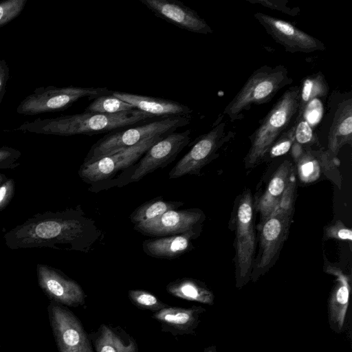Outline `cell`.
Wrapping results in <instances>:
<instances>
[{
  "mask_svg": "<svg viewBox=\"0 0 352 352\" xmlns=\"http://www.w3.org/2000/svg\"><path fill=\"white\" fill-rule=\"evenodd\" d=\"M190 130L170 133L153 144L135 164L129 182H135L173 162L189 144Z\"/></svg>",
  "mask_w": 352,
  "mask_h": 352,
  "instance_id": "obj_13",
  "label": "cell"
},
{
  "mask_svg": "<svg viewBox=\"0 0 352 352\" xmlns=\"http://www.w3.org/2000/svg\"><path fill=\"white\" fill-rule=\"evenodd\" d=\"M204 352H216V347L215 346H208L204 349Z\"/></svg>",
  "mask_w": 352,
  "mask_h": 352,
  "instance_id": "obj_38",
  "label": "cell"
},
{
  "mask_svg": "<svg viewBox=\"0 0 352 352\" xmlns=\"http://www.w3.org/2000/svg\"><path fill=\"white\" fill-rule=\"evenodd\" d=\"M112 95L155 117L190 116L192 112L188 106L171 100L120 91H113Z\"/></svg>",
  "mask_w": 352,
  "mask_h": 352,
  "instance_id": "obj_21",
  "label": "cell"
},
{
  "mask_svg": "<svg viewBox=\"0 0 352 352\" xmlns=\"http://www.w3.org/2000/svg\"><path fill=\"white\" fill-rule=\"evenodd\" d=\"M294 170V166L290 161H283L272 177L264 192L254 201V208L260 214L261 223L275 210Z\"/></svg>",
  "mask_w": 352,
  "mask_h": 352,
  "instance_id": "obj_22",
  "label": "cell"
},
{
  "mask_svg": "<svg viewBox=\"0 0 352 352\" xmlns=\"http://www.w3.org/2000/svg\"><path fill=\"white\" fill-rule=\"evenodd\" d=\"M325 272L336 277L329 302V318L331 327L336 332L342 329L349 305L351 291L350 276L340 268L325 262Z\"/></svg>",
  "mask_w": 352,
  "mask_h": 352,
  "instance_id": "obj_20",
  "label": "cell"
},
{
  "mask_svg": "<svg viewBox=\"0 0 352 352\" xmlns=\"http://www.w3.org/2000/svg\"><path fill=\"white\" fill-rule=\"evenodd\" d=\"M128 296L131 302L138 308L152 311L154 313L168 306L148 291L130 289Z\"/></svg>",
  "mask_w": 352,
  "mask_h": 352,
  "instance_id": "obj_29",
  "label": "cell"
},
{
  "mask_svg": "<svg viewBox=\"0 0 352 352\" xmlns=\"http://www.w3.org/2000/svg\"><path fill=\"white\" fill-rule=\"evenodd\" d=\"M294 142L305 146H311L315 142L314 131L305 117L295 121Z\"/></svg>",
  "mask_w": 352,
  "mask_h": 352,
  "instance_id": "obj_32",
  "label": "cell"
},
{
  "mask_svg": "<svg viewBox=\"0 0 352 352\" xmlns=\"http://www.w3.org/2000/svg\"><path fill=\"white\" fill-rule=\"evenodd\" d=\"M184 204L183 201H166L162 196H159L139 206L130 214L129 219L135 225L158 217L169 210H177Z\"/></svg>",
  "mask_w": 352,
  "mask_h": 352,
  "instance_id": "obj_27",
  "label": "cell"
},
{
  "mask_svg": "<svg viewBox=\"0 0 352 352\" xmlns=\"http://www.w3.org/2000/svg\"><path fill=\"white\" fill-rule=\"evenodd\" d=\"M254 17L263 27L267 34L288 52L310 53L326 50V46L322 41L289 21L262 12L254 13Z\"/></svg>",
  "mask_w": 352,
  "mask_h": 352,
  "instance_id": "obj_14",
  "label": "cell"
},
{
  "mask_svg": "<svg viewBox=\"0 0 352 352\" xmlns=\"http://www.w3.org/2000/svg\"><path fill=\"white\" fill-rule=\"evenodd\" d=\"M324 236L326 239H334L351 242L352 232L340 220H337L325 226Z\"/></svg>",
  "mask_w": 352,
  "mask_h": 352,
  "instance_id": "obj_33",
  "label": "cell"
},
{
  "mask_svg": "<svg viewBox=\"0 0 352 352\" xmlns=\"http://www.w3.org/2000/svg\"><path fill=\"white\" fill-rule=\"evenodd\" d=\"M28 0L0 1V28L16 19L23 10Z\"/></svg>",
  "mask_w": 352,
  "mask_h": 352,
  "instance_id": "obj_31",
  "label": "cell"
},
{
  "mask_svg": "<svg viewBox=\"0 0 352 352\" xmlns=\"http://www.w3.org/2000/svg\"><path fill=\"white\" fill-rule=\"evenodd\" d=\"M164 137L158 135L149 138L91 164H82L78 175L84 182L90 185H96L112 179L120 170L135 165L153 144Z\"/></svg>",
  "mask_w": 352,
  "mask_h": 352,
  "instance_id": "obj_10",
  "label": "cell"
},
{
  "mask_svg": "<svg viewBox=\"0 0 352 352\" xmlns=\"http://www.w3.org/2000/svg\"><path fill=\"white\" fill-rule=\"evenodd\" d=\"M15 190V184L13 179H8L0 186V212L10 202Z\"/></svg>",
  "mask_w": 352,
  "mask_h": 352,
  "instance_id": "obj_36",
  "label": "cell"
},
{
  "mask_svg": "<svg viewBox=\"0 0 352 352\" xmlns=\"http://www.w3.org/2000/svg\"><path fill=\"white\" fill-rule=\"evenodd\" d=\"M168 293L177 298L207 305L214 302V294L206 285L192 278H182L170 282L166 287Z\"/></svg>",
  "mask_w": 352,
  "mask_h": 352,
  "instance_id": "obj_25",
  "label": "cell"
},
{
  "mask_svg": "<svg viewBox=\"0 0 352 352\" xmlns=\"http://www.w3.org/2000/svg\"><path fill=\"white\" fill-rule=\"evenodd\" d=\"M135 109L131 104L117 98L111 94L96 98L85 111L112 114Z\"/></svg>",
  "mask_w": 352,
  "mask_h": 352,
  "instance_id": "obj_28",
  "label": "cell"
},
{
  "mask_svg": "<svg viewBox=\"0 0 352 352\" xmlns=\"http://www.w3.org/2000/svg\"><path fill=\"white\" fill-rule=\"evenodd\" d=\"M21 153L12 147L3 146L0 147V169L14 168L20 163L18 160Z\"/></svg>",
  "mask_w": 352,
  "mask_h": 352,
  "instance_id": "obj_35",
  "label": "cell"
},
{
  "mask_svg": "<svg viewBox=\"0 0 352 352\" xmlns=\"http://www.w3.org/2000/svg\"><path fill=\"white\" fill-rule=\"evenodd\" d=\"M254 201L249 190L243 192L235 207L236 285L243 286L251 277L255 250Z\"/></svg>",
  "mask_w": 352,
  "mask_h": 352,
  "instance_id": "obj_6",
  "label": "cell"
},
{
  "mask_svg": "<svg viewBox=\"0 0 352 352\" xmlns=\"http://www.w3.org/2000/svg\"><path fill=\"white\" fill-rule=\"evenodd\" d=\"M223 118V113L219 115L212 128L197 139L189 151L170 170L169 179L198 175L206 165L218 156V151L235 135L233 131H226L227 123Z\"/></svg>",
  "mask_w": 352,
  "mask_h": 352,
  "instance_id": "obj_8",
  "label": "cell"
},
{
  "mask_svg": "<svg viewBox=\"0 0 352 352\" xmlns=\"http://www.w3.org/2000/svg\"><path fill=\"white\" fill-rule=\"evenodd\" d=\"M294 132L295 124H294L276 140L265 157L272 159L287 153L295 141Z\"/></svg>",
  "mask_w": 352,
  "mask_h": 352,
  "instance_id": "obj_30",
  "label": "cell"
},
{
  "mask_svg": "<svg viewBox=\"0 0 352 352\" xmlns=\"http://www.w3.org/2000/svg\"><path fill=\"white\" fill-rule=\"evenodd\" d=\"M190 122V116H171L144 125L108 133L92 145L82 164H91L134 146L145 139L168 135Z\"/></svg>",
  "mask_w": 352,
  "mask_h": 352,
  "instance_id": "obj_5",
  "label": "cell"
},
{
  "mask_svg": "<svg viewBox=\"0 0 352 352\" xmlns=\"http://www.w3.org/2000/svg\"><path fill=\"white\" fill-rule=\"evenodd\" d=\"M299 86L289 87L249 137L250 148L244 159L250 168L264 160L276 140L295 122L298 107Z\"/></svg>",
  "mask_w": 352,
  "mask_h": 352,
  "instance_id": "obj_3",
  "label": "cell"
},
{
  "mask_svg": "<svg viewBox=\"0 0 352 352\" xmlns=\"http://www.w3.org/2000/svg\"><path fill=\"white\" fill-rule=\"evenodd\" d=\"M205 219L204 213L198 208L172 210L155 219L135 224L133 229L152 237L181 234L201 228Z\"/></svg>",
  "mask_w": 352,
  "mask_h": 352,
  "instance_id": "obj_15",
  "label": "cell"
},
{
  "mask_svg": "<svg viewBox=\"0 0 352 352\" xmlns=\"http://www.w3.org/2000/svg\"><path fill=\"white\" fill-rule=\"evenodd\" d=\"M352 144V98L344 99L338 106L328 135L327 151L337 157L340 148Z\"/></svg>",
  "mask_w": 352,
  "mask_h": 352,
  "instance_id": "obj_24",
  "label": "cell"
},
{
  "mask_svg": "<svg viewBox=\"0 0 352 352\" xmlns=\"http://www.w3.org/2000/svg\"><path fill=\"white\" fill-rule=\"evenodd\" d=\"M205 311L201 306L190 308L168 306L153 314V318L161 324L162 331L174 336L193 334L200 315Z\"/></svg>",
  "mask_w": 352,
  "mask_h": 352,
  "instance_id": "obj_18",
  "label": "cell"
},
{
  "mask_svg": "<svg viewBox=\"0 0 352 352\" xmlns=\"http://www.w3.org/2000/svg\"><path fill=\"white\" fill-rule=\"evenodd\" d=\"M36 272L40 287L54 302L74 307L85 303L86 294L81 286L61 271L38 264Z\"/></svg>",
  "mask_w": 352,
  "mask_h": 352,
  "instance_id": "obj_16",
  "label": "cell"
},
{
  "mask_svg": "<svg viewBox=\"0 0 352 352\" xmlns=\"http://www.w3.org/2000/svg\"><path fill=\"white\" fill-rule=\"evenodd\" d=\"M201 228L181 234L146 239L142 243L144 252L153 258L175 259L192 249V240L199 236Z\"/></svg>",
  "mask_w": 352,
  "mask_h": 352,
  "instance_id": "obj_19",
  "label": "cell"
},
{
  "mask_svg": "<svg viewBox=\"0 0 352 352\" xmlns=\"http://www.w3.org/2000/svg\"><path fill=\"white\" fill-rule=\"evenodd\" d=\"M155 116L137 109L116 113L85 112L54 118L25 122L15 131L36 134L70 136L110 133L153 119Z\"/></svg>",
  "mask_w": 352,
  "mask_h": 352,
  "instance_id": "obj_2",
  "label": "cell"
},
{
  "mask_svg": "<svg viewBox=\"0 0 352 352\" xmlns=\"http://www.w3.org/2000/svg\"><path fill=\"white\" fill-rule=\"evenodd\" d=\"M329 90L328 83L320 72L303 78L299 86L298 113L295 121L304 116L307 107L313 100L324 98Z\"/></svg>",
  "mask_w": 352,
  "mask_h": 352,
  "instance_id": "obj_26",
  "label": "cell"
},
{
  "mask_svg": "<svg viewBox=\"0 0 352 352\" xmlns=\"http://www.w3.org/2000/svg\"><path fill=\"white\" fill-rule=\"evenodd\" d=\"M7 177L2 173H0V186L7 180Z\"/></svg>",
  "mask_w": 352,
  "mask_h": 352,
  "instance_id": "obj_39",
  "label": "cell"
},
{
  "mask_svg": "<svg viewBox=\"0 0 352 352\" xmlns=\"http://www.w3.org/2000/svg\"><path fill=\"white\" fill-rule=\"evenodd\" d=\"M291 155L295 162L297 174L303 184H311L320 179L331 180L340 188L342 177L338 167L340 161L327 150H314L296 142L291 148Z\"/></svg>",
  "mask_w": 352,
  "mask_h": 352,
  "instance_id": "obj_11",
  "label": "cell"
},
{
  "mask_svg": "<svg viewBox=\"0 0 352 352\" xmlns=\"http://www.w3.org/2000/svg\"><path fill=\"white\" fill-rule=\"evenodd\" d=\"M102 231L80 206L38 213L4 234L11 250L50 248L90 252L102 239Z\"/></svg>",
  "mask_w": 352,
  "mask_h": 352,
  "instance_id": "obj_1",
  "label": "cell"
},
{
  "mask_svg": "<svg viewBox=\"0 0 352 352\" xmlns=\"http://www.w3.org/2000/svg\"><path fill=\"white\" fill-rule=\"evenodd\" d=\"M88 335L96 352H139L135 340L120 327L102 324Z\"/></svg>",
  "mask_w": 352,
  "mask_h": 352,
  "instance_id": "obj_23",
  "label": "cell"
},
{
  "mask_svg": "<svg viewBox=\"0 0 352 352\" xmlns=\"http://www.w3.org/2000/svg\"><path fill=\"white\" fill-rule=\"evenodd\" d=\"M294 211L276 208L261 223L258 253L254 260L251 278L256 281L275 263L286 239Z\"/></svg>",
  "mask_w": 352,
  "mask_h": 352,
  "instance_id": "obj_9",
  "label": "cell"
},
{
  "mask_svg": "<svg viewBox=\"0 0 352 352\" xmlns=\"http://www.w3.org/2000/svg\"><path fill=\"white\" fill-rule=\"evenodd\" d=\"M112 93L106 87H40L21 101L16 107V113L23 116H35L61 111L82 98L88 97L91 100Z\"/></svg>",
  "mask_w": 352,
  "mask_h": 352,
  "instance_id": "obj_7",
  "label": "cell"
},
{
  "mask_svg": "<svg viewBox=\"0 0 352 352\" xmlns=\"http://www.w3.org/2000/svg\"><path fill=\"white\" fill-rule=\"evenodd\" d=\"M292 82L287 67L263 65L249 76L241 89L225 107L223 115L231 122L243 118V113L253 105L271 101L283 87Z\"/></svg>",
  "mask_w": 352,
  "mask_h": 352,
  "instance_id": "obj_4",
  "label": "cell"
},
{
  "mask_svg": "<svg viewBox=\"0 0 352 352\" xmlns=\"http://www.w3.org/2000/svg\"><path fill=\"white\" fill-rule=\"evenodd\" d=\"M48 310L60 352H94L89 335L73 312L55 302L50 304Z\"/></svg>",
  "mask_w": 352,
  "mask_h": 352,
  "instance_id": "obj_12",
  "label": "cell"
},
{
  "mask_svg": "<svg viewBox=\"0 0 352 352\" xmlns=\"http://www.w3.org/2000/svg\"><path fill=\"white\" fill-rule=\"evenodd\" d=\"M156 16L187 31L209 34L211 27L198 13L177 0H140Z\"/></svg>",
  "mask_w": 352,
  "mask_h": 352,
  "instance_id": "obj_17",
  "label": "cell"
},
{
  "mask_svg": "<svg viewBox=\"0 0 352 352\" xmlns=\"http://www.w3.org/2000/svg\"><path fill=\"white\" fill-rule=\"evenodd\" d=\"M251 4L261 5L265 8L277 10L289 16H295L300 12L296 7H292L287 0H246Z\"/></svg>",
  "mask_w": 352,
  "mask_h": 352,
  "instance_id": "obj_34",
  "label": "cell"
},
{
  "mask_svg": "<svg viewBox=\"0 0 352 352\" xmlns=\"http://www.w3.org/2000/svg\"><path fill=\"white\" fill-rule=\"evenodd\" d=\"M10 78V69L6 60H0V104L6 91V86Z\"/></svg>",
  "mask_w": 352,
  "mask_h": 352,
  "instance_id": "obj_37",
  "label": "cell"
}]
</instances>
